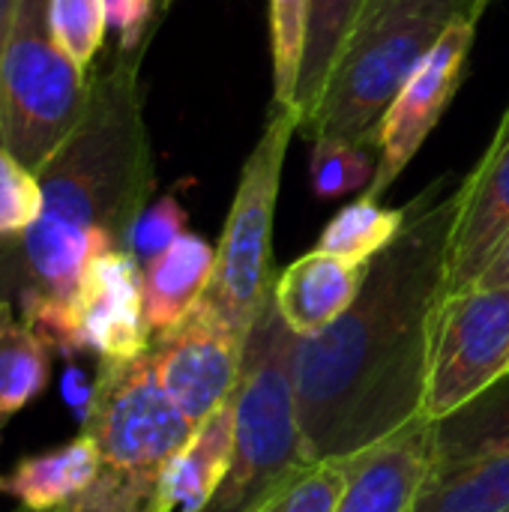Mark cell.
<instances>
[{
    "mask_svg": "<svg viewBox=\"0 0 509 512\" xmlns=\"http://www.w3.org/2000/svg\"><path fill=\"white\" fill-rule=\"evenodd\" d=\"M345 492L342 462H315L300 468L276 495H270L255 512H336Z\"/></svg>",
    "mask_w": 509,
    "mask_h": 512,
    "instance_id": "484cf974",
    "label": "cell"
},
{
    "mask_svg": "<svg viewBox=\"0 0 509 512\" xmlns=\"http://www.w3.org/2000/svg\"><path fill=\"white\" fill-rule=\"evenodd\" d=\"M486 6L489 0H369L300 135L375 147L381 117L411 72L450 24L483 18Z\"/></svg>",
    "mask_w": 509,
    "mask_h": 512,
    "instance_id": "3957f363",
    "label": "cell"
},
{
    "mask_svg": "<svg viewBox=\"0 0 509 512\" xmlns=\"http://www.w3.org/2000/svg\"><path fill=\"white\" fill-rule=\"evenodd\" d=\"M378 171V150L333 138L312 141V192L318 198H342L369 189Z\"/></svg>",
    "mask_w": 509,
    "mask_h": 512,
    "instance_id": "603a6c76",
    "label": "cell"
},
{
    "mask_svg": "<svg viewBox=\"0 0 509 512\" xmlns=\"http://www.w3.org/2000/svg\"><path fill=\"white\" fill-rule=\"evenodd\" d=\"M309 24V0H270L273 105H294Z\"/></svg>",
    "mask_w": 509,
    "mask_h": 512,
    "instance_id": "cb8c5ba5",
    "label": "cell"
},
{
    "mask_svg": "<svg viewBox=\"0 0 509 512\" xmlns=\"http://www.w3.org/2000/svg\"><path fill=\"white\" fill-rule=\"evenodd\" d=\"M18 3H21V0H0V51H3V42H6V36H9V30H12Z\"/></svg>",
    "mask_w": 509,
    "mask_h": 512,
    "instance_id": "1f68e13d",
    "label": "cell"
},
{
    "mask_svg": "<svg viewBox=\"0 0 509 512\" xmlns=\"http://www.w3.org/2000/svg\"><path fill=\"white\" fill-rule=\"evenodd\" d=\"M504 285H509V243L477 282V288H504Z\"/></svg>",
    "mask_w": 509,
    "mask_h": 512,
    "instance_id": "4dcf8cb0",
    "label": "cell"
},
{
    "mask_svg": "<svg viewBox=\"0 0 509 512\" xmlns=\"http://www.w3.org/2000/svg\"><path fill=\"white\" fill-rule=\"evenodd\" d=\"M51 342L36 333L9 300H0V423L45 393Z\"/></svg>",
    "mask_w": 509,
    "mask_h": 512,
    "instance_id": "44dd1931",
    "label": "cell"
},
{
    "mask_svg": "<svg viewBox=\"0 0 509 512\" xmlns=\"http://www.w3.org/2000/svg\"><path fill=\"white\" fill-rule=\"evenodd\" d=\"M138 60L141 51H120L90 75L81 120L36 171L42 216L24 234L0 240V300L12 306L27 297L72 303L84 267L126 246L156 186Z\"/></svg>",
    "mask_w": 509,
    "mask_h": 512,
    "instance_id": "7a4b0ae2",
    "label": "cell"
},
{
    "mask_svg": "<svg viewBox=\"0 0 509 512\" xmlns=\"http://www.w3.org/2000/svg\"><path fill=\"white\" fill-rule=\"evenodd\" d=\"M81 432L96 441L102 468L159 480L192 438L195 423L165 393L147 351L135 360H99Z\"/></svg>",
    "mask_w": 509,
    "mask_h": 512,
    "instance_id": "52a82bcc",
    "label": "cell"
},
{
    "mask_svg": "<svg viewBox=\"0 0 509 512\" xmlns=\"http://www.w3.org/2000/svg\"><path fill=\"white\" fill-rule=\"evenodd\" d=\"M509 243V108L477 168L459 186L444 297L477 288Z\"/></svg>",
    "mask_w": 509,
    "mask_h": 512,
    "instance_id": "8fae6325",
    "label": "cell"
},
{
    "mask_svg": "<svg viewBox=\"0 0 509 512\" xmlns=\"http://www.w3.org/2000/svg\"><path fill=\"white\" fill-rule=\"evenodd\" d=\"M90 75L57 45L48 0H21L0 51V144L39 171L81 120Z\"/></svg>",
    "mask_w": 509,
    "mask_h": 512,
    "instance_id": "5b68a950",
    "label": "cell"
},
{
    "mask_svg": "<svg viewBox=\"0 0 509 512\" xmlns=\"http://www.w3.org/2000/svg\"><path fill=\"white\" fill-rule=\"evenodd\" d=\"M216 273V249L198 234H180L162 255L141 267L144 315L153 333L174 327L207 294Z\"/></svg>",
    "mask_w": 509,
    "mask_h": 512,
    "instance_id": "2e32d148",
    "label": "cell"
},
{
    "mask_svg": "<svg viewBox=\"0 0 509 512\" xmlns=\"http://www.w3.org/2000/svg\"><path fill=\"white\" fill-rule=\"evenodd\" d=\"M234 459V399L201 420L186 447L162 468L156 512H204Z\"/></svg>",
    "mask_w": 509,
    "mask_h": 512,
    "instance_id": "9a60e30c",
    "label": "cell"
},
{
    "mask_svg": "<svg viewBox=\"0 0 509 512\" xmlns=\"http://www.w3.org/2000/svg\"><path fill=\"white\" fill-rule=\"evenodd\" d=\"M99 471V447L81 432L63 447L21 459L6 477H0V492L21 501L27 510H60L84 495L96 483Z\"/></svg>",
    "mask_w": 509,
    "mask_h": 512,
    "instance_id": "e0dca14e",
    "label": "cell"
},
{
    "mask_svg": "<svg viewBox=\"0 0 509 512\" xmlns=\"http://www.w3.org/2000/svg\"><path fill=\"white\" fill-rule=\"evenodd\" d=\"M180 234H186V210L174 195H162L159 201L147 204L126 234V252L144 267L156 255H162Z\"/></svg>",
    "mask_w": 509,
    "mask_h": 512,
    "instance_id": "83f0119b",
    "label": "cell"
},
{
    "mask_svg": "<svg viewBox=\"0 0 509 512\" xmlns=\"http://www.w3.org/2000/svg\"><path fill=\"white\" fill-rule=\"evenodd\" d=\"M411 512H509V453L432 465Z\"/></svg>",
    "mask_w": 509,
    "mask_h": 512,
    "instance_id": "d6986e66",
    "label": "cell"
},
{
    "mask_svg": "<svg viewBox=\"0 0 509 512\" xmlns=\"http://www.w3.org/2000/svg\"><path fill=\"white\" fill-rule=\"evenodd\" d=\"M63 396L69 399V405L81 414V420L87 417V408H90V396H93V384H87V378L72 366L63 378Z\"/></svg>",
    "mask_w": 509,
    "mask_h": 512,
    "instance_id": "f546056e",
    "label": "cell"
},
{
    "mask_svg": "<svg viewBox=\"0 0 509 512\" xmlns=\"http://www.w3.org/2000/svg\"><path fill=\"white\" fill-rule=\"evenodd\" d=\"M15 512H66L63 507L60 510H27V507H21V510H15Z\"/></svg>",
    "mask_w": 509,
    "mask_h": 512,
    "instance_id": "d6a6232c",
    "label": "cell"
},
{
    "mask_svg": "<svg viewBox=\"0 0 509 512\" xmlns=\"http://www.w3.org/2000/svg\"><path fill=\"white\" fill-rule=\"evenodd\" d=\"M509 453V375L435 423V465Z\"/></svg>",
    "mask_w": 509,
    "mask_h": 512,
    "instance_id": "ffe728a7",
    "label": "cell"
},
{
    "mask_svg": "<svg viewBox=\"0 0 509 512\" xmlns=\"http://www.w3.org/2000/svg\"><path fill=\"white\" fill-rule=\"evenodd\" d=\"M366 264H348L321 249L288 264L273 282V303L285 327L312 339L336 324L363 288Z\"/></svg>",
    "mask_w": 509,
    "mask_h": 512,
    "instance_id": "5bb4252c",
    "label": "cell"
},
{
    "mask_svg": "<svg viewBox=\"0 0 509 512\" xmlns=\"http://www.w3.org/2000/svg\"><path fill=\"white\" fill-rule=\"evenodd\" d=\"M297 123L300 117L294 108L273 105L258 144L243 162L234 204L216 249V273L204 294V300H210L243 339L273 297V219Z\"/></svg>",
    "mask_w": 509,
    "mask_h": 512,
    "instance_id": "8992f818",
    "label": "cell"
},
{
    "mask_svg": "<svg viewBox=\"0 0 509 512\" xmlns=\"http://www.w3.org/2000/svg\"><path fill=\"white\" fill-rule=\"evenodd\" d=\"M243 348L246 339L210 300H201L174 327L156 333L150 357L165 393L198 426L234 399L243 372Z\"/></svg>",
    "mask_w": 509,
    "mask_h": 512,
    "instance_id": "9c48e42d",
    "label": "cell"
},
{
    "mask_svg": "<svg viewBox=\"0 0 509 512\" xmlns=\"http://www.w3.org/2000/svg\"><path fill=\"white\" fill-rule=\"evenodd\" d=\"M339 462L345 468V492L336 512H411L435 465V423L420 414Z\"/></svg>",
    "mask_w": 509,
    "mask_h": 512,
    "instance_id": "4fadbf2b",
    "label": "cell"
},
{
    "mask_svg": "<svg viewBox=\"0 0 509 512\" xmlns=\"http://www.w3.org/2000/svg\"><path fill=\"white\" fill-rule=\"evenodd\" d=\"M366 3L369 0H309L303 63H300V78H297L294 105H291L300 117L297 132L309 123V117L321 105L333 66L339 54L345 51Z\"/></svg>",
    "mask_w": 509,
    "mask_h": 512,
    "instance_id": "ac0fdd59",
    "label": "cell"
},
{
    "mask_svg": "<svg viewBox=\"0 0 509 512\" xmlns=\"http://www.w3.org/2000/svg\"><path fill=\"white\" fill-rule=\"evenodd\" d=\"M509 375V285L444 297L426 360L420 414L432 423L483 396Z\"/></svg>",
    "mask_w": 509,
    "mask_h": 512,
    "instance_id": "ba28073f",
    "label": "cell"
},
{
    "mask_svg": "<svg viewBox=\"0 0 509 512\" xmlns=\"http://www.w3.org/2000/svg\"><path fill=\"white\" fill-rule=\"evenodd\" d=\"M42 204L36 171L0 144V240L24 234L42 216Z\"/></svg>",
    "mask_w": 509,
    "mask_h": 512,
    "instance_id": "4316f807",
    "label": "cell"
},
{
    "mask_svg": "<svg viewBox=\"0 0 509 512\" xmlns=\"http://www.w3.org/2000/svg\"><path fill=\"white\" fill-rule=\"evenodd\" d=\"M72 306L81 351L99 360H135L150 351L141 264L126 249L102 252L84 267Z\"/></svg>",
    "mask_w": 509,
    "mask_h": 512,
    "instance_id": "7c38bea8",
    "label": "cell"
},
{
    "mask_svg": "<svg viewBox=\"0 0 509 512\" xmlns=\"http://www.w3.org/2000/svg\"><path fill=\"white\" fill-rule=\"evenodd\" d=\"M153 6H156V0H102L105 21H108V27L117 30L123 54H135L144 48Z\"/></svg>",
    "mask_w": 509,
    "mask_h": 512,
    "instance_id": "f1b7e54d",
    "label": "cell"
},
{
    "mask_svg": "<svg viewBox=\"0 0 509 512\" xmlns=\"http://www.w3.org/2000/svg\"><path fill=\"white\" fill-rule=\"evenodd\" d=\"M291 339L273 297L255 318L234 390V459L204 512H255L300 468L303 450L291 387Z\"/></svg>",
    "mask_w": 509,
    "mask_h": 512,
    "instance_id": "277c9868",
    "label": "cell"
},
{
    "mask_svg": "<svg viewBox=\"0 0 509 512\" xmlns=\"http://www.w3.org/2000/svg\"><path fill=\"white\" fill-rule=\"evenodd\" d=\"M456 210L459 189L411 213L366 264L351 309L324 333L291 339V387L312 465L360 453L420 417Z\"/></svg>",
    "mask_w": 509,
    "mask_h": 512,
    "instance_id": "6da1fadb",
    "label": "cell"
},
{
    "mask_svg": "<svg viewBox=\"0 0 509 512\" xmlns=\"http://www.w3.org/2000/svg\"><path fill=\"white\" fill-rule=\"evenodd\" d=\"M48 24L66 57L90 72L108 27L102 0H48Z\"/></svg>",
    "mask_w": 509,
    "mask_h": 512,
    "instance_id": "d4e9b609",
    "label": "cell"
},
{
    "mask_svg": "<svg viewBox=\"0 0 509 512\" xmlns=\"http://www.w3.org/2000/svg\"><path fill=\"white\" fill-rule=\"evenodd\" d=\"M480 18H459L447 27V33L435 42V48L423 57V63L411 72V78L402 84L399 96L387 108L378 126V171L372 186L366 189L369 198H381L402 168L417 156L429 132L438 126L441 114L447 111L453 93L462 84L465 60L474 45Z\"/></svg>",
    "mask_w": 509,
    "mask_h": 512,
    "instance_id": "30bf717a",
    "label": "cell"
},
{
    "mask_svg": "<svg viewBox=\"0 0 509 512\" xmlns=\"http://www.w3.org/2000/svg\"><path fill=\"white\" fill-rule=\"evenodd\" d=\"M408 213L411 210L381 207L375 198L363 195L330 219V225L318 240V249L348 264H369L378 252H384L396 240Z\"/></svg>",
    "mask_w": 509,
    "mask_h": 512,
    "instance_id": "7402d4cb",
    "label": "cell"
}]
</instances>
